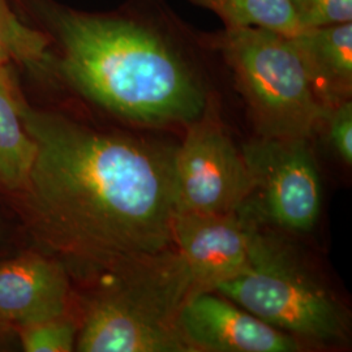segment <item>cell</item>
Returning <instances> with one entry per match:
<instances>
[{"instance_id":"cell-1","label":"cell","mask_w":352,"mask_h":352,"mask_svg":"<svg viewBox=\"0 0 352 352\" xmlns=\"http://www.w3.org/2000/svg\"><path fill=\"white\" fill-rule=\"evenodd\" d=\"M36 142L23 190L38 238L84 274L100 278L174 248V151L100 132L19 97Z\"/></svg>"},{"instance_id":"cell-5","label":"cell","mask_w":352,"mask_h":352,"mask_svg":"<svg viewBox=\"0 0 352 352\" xmlns=\"http://www.w3.org/2000/svg\"><path fill=\"white\" fill-rule=\"evenodd\" d=\"M214 291L304 346H336L350 336L347 309L298 253L270 232L252 264Z\"/></svg>"},{"instance_id":"cell-3","label":"cell","mask_w":352,"mask_h":352,"mask_svg":"<svg viewBox=\"0 0 352 352\" xmlns=\"http://www.w3.org/2000/svg\"><path fill=\"white\" fill-rule=\"evenodd\" d=\"M192 292L175 248L101 276L84 305L76 351L190 352L179 314Z\"/></svg>"},{"instance_id":"cell-11","label":"cell","mask_w":352,"mask_h":352,"mask_svg":"<svg viewBox=\"0 0 352 352\" xmlns=\"http://www.w3.org/2000/svg\"><path fill=\"white\" fill-rule=\"evenodd\" d=\"M289 38L324 107L351 100L352 23L304 29Z\"/></svg>"},{"instance_id":"cell-8","label":"cell","mask_w":352,"mask_h":352,"mask_svg":"<svg viewBox=\"0 0 352 352\" xmlns=\"http://www.w3.org/2000/svg\"><path fill=\"white\" fill-rule=\"evenodd\" d=\"M263 225L244 206L227 214L176 213L174 248L195 291H214L241 274L264 238Z\"/></svg>"},{"instance_id":"cell-9","label":"cell","mask_w":352,"mask_h":352,"mask_svg":"<svg viewBox=\"0 0 352 352\" xmlns=\"http://www.w3.org/2000/svg\"><path fill=\"white\" fill-rule=\"evenodd\" d=\"M179 329L190 352H298L305 347L217 291L192 292L182 305Z\"/></svg>"},{"instance_id":"cell-13","label":"cell","mask_w":352,"mask_h":352,"mask_svg":"<svg viewBox=\"0 0 352 352\" xmlns=\"http://www.w3.org/2000/svg\"><path fill=\"white\" fill-rule=\"evenodd\" d=\"M215 13L225 29L258 28L294 37L302 28L291 0H187Z\"/></svg>"},{"instance_id":"cell-4","label":"cell","mask_w":352,"mask_h":352,"mask_svg":"<svg viewBox=\"0 0 352 352\" xmlns=\"http://www.w3.org/2000/svg\"><path fill=\"white\" fill-rule=\"evenodd\" d=\"M202 38L230 69L260 138L309 140L321 129L327 110L291 38L258 28Z\"/></svg>"},{"instance_id":"cell-6","label":"cell","mask_w":352,"mask_h":352,"mask_svg":"<svg viewBox=\"0 0 352 352\" xmlns=\"http://www.w3.org/2000/svg\"><path fill=\"white\" fill-rule=\"evenodd\" d=\"M253 189L251 170L226 131L213 93L174 151L176 213H232L248 204Z\"/></svg>"},{"instance_id":"cell-14","label":"cell","mask_w":352,"mask_h":352,"mask_svg":"<svg viewBox=\"0 0 352 352\" xmlns=\"http://www.w3.org/2000/svg\"><path fill=\"white\" fill-rule=\"evenodd\" d=\"M10 63L24 65L39 76L56 69L49 38L21 23L7 1L0 0V68Z\"/></svg>"},{"instance_id":"cell-2","label":"cell","mask_w":352,"mask_h":352,"mask_svg":"<svg viewBox=\"0 0 352 352\" xmlns=\"http://www.w3.org/2000/svg\"><path fill=\"white\" fill-rule=\"evenodd\" d=\"M60 49L56 69L87 100L148 128L186 126L213 94L196 62L202 32L166 0H131L113 13L49 11Z\"/></svg>"},{"instance_id":"cell-7","label":"cell","mask_w":352,"mask_h":352,"mask_svg":"<svg viewBox=\"0 0 352 352\" xmlns=\"http://www.w3.org/2000/svg\"><path fill=\"white\" fill-rule=\"evenodd\" d=\"M254 189L245 208L261 225L308 234L321 213L322 188L309 140H253L243 149Z\"/></svg>"},{"instance_id":"cell-15","label":"cell","mask_w":352,"mask_h":352,"mask_svg":"<svg viewBox=\"0 0 352 352\" xmlns=\"http://www.w3.org/2000/svg\"><path fill=\"white\" fill-rule=\"evenodd\" d=\"M26 352H71L76 350L78 324L68 314L19 327Z\"/></svg>"},{"instance_id":"cell-17","label":"cell","mask_w":352,"mask_h":352,"mask_svg":"<svg viewBox=\"0 0 352 352\" xmlns=\"http://www.w3.org/2000/svg\"><path fill=\"white\" fill-rule=\"evenodd\" d=\"M321 128L327 129L329 146L342 164H352V102H342L327 110Z\"/></svg>"},{"instance_id":"cell-16","label":"cell","mask_w":352,"mask_h":352,"mask_svg":"<svg viewBox=\"0 0 352 352\" xmlns=\"http://www.w3.org/2000/svg\"><path fill=\"white\" fill-rule=\"evenodd\" d=\"M304 29L352 23V0H291Z\"/></svg>"},{"instance_id":"cell-12","label":"cell","mask_w":352,"mask_h":352,"mask_svg":"<svg viewBox=\"0 0 352 352\" xmlns=\"http://www.w3.org/2000/svg\"><path fill=\"white\" fill-rule=\"evenodd\" d=\"M19 97L6 68H0V184L23 192L37 148L23 123Z\"/></svg>"},{"instance_id":"cell-10","label":"cell","mask_w":352,"mask_h":352,"mask_svg":"<svg viewBox=\"0 0 352 352\" xmlns=\"http://www.w3.org/2000/svg\"><path fill=\"white\" fill-rule=\"evenodd\" d=\"M69 279L63 263L26 253L0 263V322L24 327L65 315Z\"/></svg>"}]
</instances>
